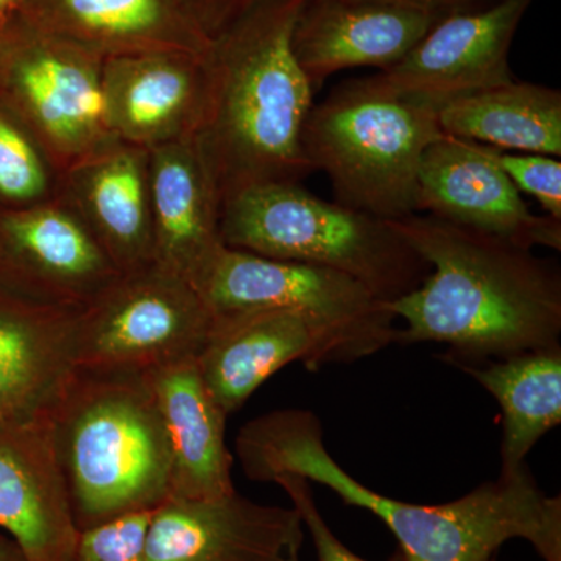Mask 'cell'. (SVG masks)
Returning a JSON list of instances; mask_svg holds the SVG:
<instances>
[{
  "label": "cell",
  "mask_w": 561,
  "mask_h": 561,
  "mask_svg": "<svg viewBox=\"0 0 561 561\" xmlns=\"http://www.w3.org/2000/svg\"><path fill=\"white\" fill-rule=\"evenodd\" d=\"M192 286L213 316L295 311L319 320L341 342L350 364L397 343V317L359 280L300 262L221 247Z\"/></svg>",
  "instance_id": "8"
},
{
  "label": "cell",
  "mask_w": 561,
  "mask_h": 561,
  "mask_svg": "<svg viewBox=\"0 0 561 561\" xmlns=\"http://www.w3.org/2000/svg\"><path fill=\"white\" fill-rule=\"evenodd\" d=\"M306 529L295 507L232 491L216 500H169L151 516L149 561H301Z\"/></svg>",
  "instance_id": "13"
},
{
  "label": "cell",
  "mask_w": 561,
  "mask_h": 561,
  "mask_svg": "<svg viewBox=\"0 0 561 561\" xmlns=\"http://www.w3.org/2000/svg\"><path fill=\"white\" fill-rule=\"evenodd\" d=\"M187 16L208 39L216 38L264 0H179Z\"/></svg>",
  "instance_id": "29"
},
{
  "label": "cell",
  "mask_w": 561,
  "mask_h": 561,
  "mask_svg": "<svg viewBox=\"0 0 561 561\" xmlns=\"http://www.w3.org/2000/svg\"><path fill=\"white\" fill-rule=\"evenodd\" d=\"M306 2L264 0L202 55L205 90L191 139L220 205L245 187L316 172L302 146L316 91L291 49Z\"/></svg>",
  "instance_id": "3"
},
{
  "label": "cell",
  "mask_w": 561,
  "mask_h": 561,
  "mask_svg": "<svg viewBox=\"0 0 561 561\" xmlns=\"http://www.w3.org/2000/svg\"><path fill=\"white\" fill-rule=\"evenodd\" d=\"M0 529L24 561H77L81 530L50 413L0 423Z\"/></svg>",
  "instance_id": "14"
},
{
  "label": "cell",
  "mask_w": 561,
  "mask_h": 561,
  "mask_svg": "<svg viewBox=\"0 0 561 561\" xmlns=\"http://www.w3.org/2000/svg\"><path fill=\"white\" fill-rule=\"evenodd\" d=\"M210 324L213 313L190 280L153 262L121 273L79 309L76 368L144 375L195 360Z\"/></svg>",
  "instance_id": "9"
},
{
  "label": "cell",
  "mask_w": 561,
  "mask_h": 561,
  "mask_svg": "<svg viewBox=\"0 0 561 561\" xmlns=\"http://www.w3.org/2000/svg\"><path fill=\"white\" fill-rule=\"evenodd\" d=\"M0 561H24V559H22L20 549L16 548L14 542L10 545V542L0 538Z\"/></svg>",
  "instance_id": "31"
},
{
  "label": "cell",
  "mask_w": 561,
  "mask_h": 561,
  "mask_svg": "<svg viewBox=\"0 0 561 561\" xmlns=\"http://www.w3.org/2000/svg\"><path fill=\"white\" fill-rule=\"evenodd\" d=\"M60 173L14 114L0 105V203L28 208L57 197Z\"/></svg>",
  "instance_id": "25"
},
{
  "label": "cell",
  "mask_w": 561,
  "mask_h": 561,
  "mask_svg": "<svg viewBox=\"0 0 561 561\" xmlns=\"http://www.w3.org/2000/svg\"><path fill=\"white\" fill-rule=\"evenodd\" d=\"M438 21L430 11L383 0H308L291 49L317 91L339 70L391 68Z\"/></svg>",
  "instance_id": "16"
},
{
  "label": "cell",
  "mask_w": 561,
  "mask_h": 561,
  "mask_svg": "<svg viewBox=\"0 0 561 561\" xmlns=\"http://www.w3.org/2000/svg\"><path fill=\"white\" fill-rule=\"evenodd\" d=\"M50 424L80 530L171 500V443L146 376L77 368Z\"/></svg>",
  "instance_id": "4"
},
{
  "label": "cell",
  "mask_w": 561,
  "mask_h": 561,
  "mask_svg": "<svg viewBox=\"0 0 561 561\" xmlns=\"http://www.w3.org/2000/svg\"><path fill=\"white\" fill-rule=\"evenodd\" d=\"M383 2L401 3V5L413 7V9L430 11L442 20L449 14L489 9L502 0H383Z\"/></svg>",
  "instance_id": "30"
},
{
  "label": "cell",
  "mask_w": 561,
  "mask_h": 561,
  "mask_svg": "<svg viewBox=\"0 0 561 561\" xmlns=\"http://www.w3.org/2000/svg\"><path fill=\"white\" fill-rule=\"evenodd\" d=\"M160 408L172 453L171 500H216L234 491L228 416L206 390L195 360L144 373Z\"/></svg>",
  "instance_id": "22"
},
{
  "label": "cell",
  "mask_w": 561,
  "mask_h": 561,
  "mask_svg": "<svg viewBox=\"0 0 561 561\" xmlns=\"http://www.w3.org/2000/svg\"><path fill=\"white\" fill-rule=\"evenodd\" d=\"M234 451L250 481L300 476L371 512L394 535L405 561H496L501 546L516 538L529 541L542 560L561 561V500L538 486L527 465L446 504L393 500L354 479L332 457L319 416L306 409L250 420Z\"/></svg>",
  "instance_id": "1"
},
{
  "label": "cell",
  "mask_w": 561,
  "mask_h": 561,
  "mask_svg": "<svg viewBox=\"0 0 561 561\" xmlns=\"http://www.w3.org/2000/svg\"><path fill=\"white\" fill-rule=\"evenodd\" d=\"M430 264L416 289L389 302L397 343H445L443 359H505L560 345L561 271L534 250L438 217L389 220Z\"/></svg>",
  "instance_id": "2"
},
{
  "label": "cell",
  "mask_w": 561,
  "mask_h": 561,
  "mask_svg": "<svg viewBox=\"0 0 561 561\" xmlns=\"http://www.w3.org/2000/svg\"><path fill=\"white\" fill-rule=\"evenodd\" d=\"M21 2L22 0H0V25L18 13Z\"/></svg>",
  "instance_id": "32"
},
{
  "label": "cell",
  "mask_w": 561,
  "mask_h": 561,
  "mask_svg": "<svg viewBox=\"0 0 561 561\" xmlns=\"http://www.w3.org/2000/svg\"><path fill=\"white\" fill-rule=\"evenodd\" d=\"M103 58L20 13L0 25V90L61 173L117 142L106 121Z\"/></svg>",
  "instance_id": "7"
},
{
  "label": "cell",
  "mask_w": 561,
  "mask_h": 561,
  "mask_svg": "<svg viewBox=\"0 0 561 561\" xmlns=\"http://www.w3.org/2000/svg\"><path fill=\"white\" fill-rule=\"evenodd\" d=\"M416 213L516 243L561 250V220L530 213L489 146L443 135L421 158Z\"/></svg>",
  "instance_id": "11"
},
{
  "label": "cell",
  "mask_w": 561,
  "mask_h": 561,
  "mask_svg": "<svg viewBox=\"0 0 561 561\" xmlns=\"http://www.w3.org/2000/svg\"><path fill=\"white\" fill-rule=\"evenodd\" d=\"M58 195L83 219L117 271L153 264L149 150L117 140L66 169Z\"/></svg>",
  "instance_id": "18"
},
{
  "label": "cell",
  "mask_w": 561,
  "mask_h": 561,
  "mask_svg": "<svg viewBox=\"0 0 561 561\" xmlns=\"http://www.w3.org/2000/svg\"><path fill=\"white\" fill-rule=\"evenodd\" d=\"M0 245L24 295L80 309L121 272L60 195L0 216Z\"/></svg>",
  "instance_id": "15"
},
{
  "label": "cell",
  "mask_w": 561,
  "mask_h": 561,
  "mask_svg": "<svg viewBox=\"0 0 561 561\" xmlns=\"http://www.w3.org/2000/svg\"><path fill=\"white\" fill-rule=\"evenodd\" d=\"M438 106L351 80L313 105L306 157L327 173L335 202L382 220L415 214L424 151L445 133Z\"/></svg>",
  "instance_id": "6"
},
{
  "label": "cell",
  "mask_w": 561,
  "mask_h": 561,
  "mask_svg": "<svg viewBox=\"0 0 561 561\" xmlns=\"http://www.w3.org/2000/svg\"><path fill=\"white\" fill-rule=\"evenodd\" d=\"M153 512L131 513L81 530L77 561H149L147 534Z\"/></svg>",
  "instance_id": "26"
},
{
  "label": "cell",
  "mask_w": 561,
  "mask_h": 561,
  "mask_svg": "<svg viewBox=\"0 0 561 561\" xmlns=\"http://www.w3.org/2000/svg\"><path fill=\"white\" fill-rule=\"evenodd\" d=\"M491 158L516 190L540 203L546 216L561 220L560 158L537 153H512L489 147Z\"/></svg>",
  "instance_id": "27"
},
{
  "label": "cell",
  "mask_w": 561,
  "mask_h": 561,
  "mask_svg": "<svg viewBox=\"0 0 561 561\" xmlns=\"http://www.w3.org/2000/svg\"><path fill=\"white\" fill-rule=\"evenodd\" d=\"M220 239L228 249L341 272L387 302L431 271L389 220L323 201L301 183L257 184L225 198Z\"/></svg>",
  "instance_id": "5"
},
{
  "label": "cell",
  "mask_w": 561,
  "mask_h": 561,
  "mask_svg": "<svg viewBox=\"0 0 561 561\" xmlns=\"http://www.w3.org/2000/svg\"><path fill=\"white\" fill-rule=\"evenodd\" d=\"M79 309L24 297L0 300V423L49 415L76 373Z\"/></svg>",
  "instance_id": "19"
},
{
  "label": "cell",
  "mask_w": 561,
  "mask_h": 561,
  "mask_svg": "<svg viewBox=\"0 0 561 561\" xmlns=\"http://www.w3.org/2000/svg\"><path fill=\"white\" fill-rule=\"evenodd\" d=\"M273 483L279 485L290 497L291 507L300 513L305 529L311 535L313 548H316L319 561H367L360 559L356 553L351 552L348 548L330 529L323 516L313 501L311 482L306 481L300 476H279ZM389 561H405L401 552L394 553L393 559Z\"/></svg>",
  "instance_id": "28"
},
{
  "label": "cell",
  "mask_w": 561,
  "mask_h": 561,
  "mask_svg": "<svg viewBox=\"0 0 561 561\" xmlns=\"http://www.w3.org/2000/svg\"><path fill=\"white\" fill-rule=\"evenodd\" d=\"M446 136L502 151L561 157V92L513 79L443 105Z\"/></svg>",
  "instance_id": "23"
},
{
  "label": "cell",
  "mask_w": 561,
  "mask_h": 561,
  "mask_svg": "<svg viewBox=\"0 0 561 561\" xmlns=\"http://www.w3.org/2000/svg\"><path fill=\"white\" fill-rule=\"evenodd\" d=\"M294 362L311 371L350 364L341 342L319 320L295 311H253L213 316L195 365L213 400L230 416Z\"/></svg>",
  "instance_id": "12"
},
{
  "label": "cell",
  "mask_w": 561,
  "mask_h": 561,
  "mask_svg": "<svg viewBox=\"0 0 561 561\" xmlns=\"http://www.w3.org/2000/svg\"><path fill=\"white\" fill-rule=\"evenodd\" d=\"M153 262L192 284L224 247L220 201L192 139L149 150Z\"/></svg>",
  "instance_id": "21"
},
{
  "label": "cell",
  "mask_w": 561,
  "mask_h": 561,
  "mask_svg": "<svg viewBox=\"0 0 561 561\" xmlns=\"http://www.w3.org/2000/svg\"><path fill=\"white\" fill-rule=\"evenodd\" d=\"M457 367L501 405V474L523 470L537 442L561 423V345Z\"/></svg>",
  "instance_id": "24"
},
{
  "label": "cell",
  "mask_w": 561,
  "mask_h": 561,
  "mask_svg": "<svg viewBox=\"0 0 561 561\" xmlns=\"http://www.w3.org/2000/svg\"><path fill=\"white\" fill-rule=\"evenodd\" d=\"M18 13L103 60L162 50L201 55L210 43L179 0H22Z\"/></svg>",
  "instance_id": "20"
},
{
  "label": "cell",
  "mask_w": 561,
  "mask_h": 561,
  "mask_svg": "<svg viewBox=\"0 0 561 561\" xmlns=\"http://www.w3.org/2000/svg\"><path fill=\"white\" fill-rule=\"evenodd\" d=\"M203 54L146 51L103 61V99L113 135L146 150L192 138L205 90Z\"/></svg>",
  "instance_id": "17"
},
{
  "label": "cell",
  "mask_w": 561,
  "mask_h": 561,
  "mask_svg": "<svg viewBox=\"0 0 561 561\" xmlns=\"http://www.w3.org/2000/svg\"><path fill=\"white\" fill-rule=\"evenodd\" d=\"M534 0H502L489 9L442 18L391 68L367 77L373 87L442 108L513 80L511 47Z\"/></svg>",
  "instance_id": "10"
}]
</instances>
